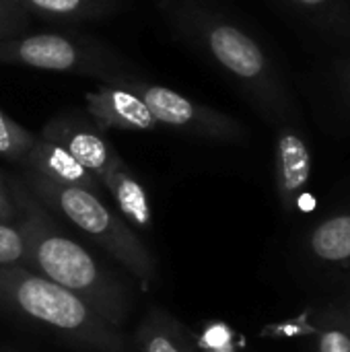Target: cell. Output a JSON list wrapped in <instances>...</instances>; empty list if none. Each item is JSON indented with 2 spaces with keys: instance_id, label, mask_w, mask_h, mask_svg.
I'll return each instance as SVG.
<instances>
[{
  "instance_id": "obj_16",
  "label": "cell",
  "mask_w": 350,
  "mask_h": 352,
  "mask_svg": "<svg viewBox=\"0 0 350 352\" xmlns=\"http://www.w3.org/2000/svg\"><path fill=\"white\" fill-rule=\"evenodd\" d=\"M33 142L35 134L0 109V157L21 167Z\"/></svg>"
},
{
  "instance_id": "obj_22",
  "label": "cell",
  "mask_w": 350,
  "mask_h": 352,
  "mask_svg": "<svg viewBox=\"0 0 350 352\" xmlns=\"http://www.w3.org/2000/svg\"><path fill=\"white\" fill-rule=\"evenodd\" d=\"M342 314V318H344V322L350 326V299H349V307H347V311H340Z\"/></svg>"
},
{
  "instance_id": "obj_12",
  "label": "cell",
  "mask_w": 350,
  "mask_h": 352,
  "mask_svg": "<svg viewBox=\"0 0 350 352\" xmlns=\"http://www.w3.org/2000/svg\"><path fill=\"white\" fill-rule=\"evenodd\" d=\"M134 340L136 352H200L194 334L161 307L146 311Z\"/></svg>"
},
{
  "instance_id": "obj_4",
  "label": "cell",
  "mask_w": 350,
  "mask_h": 352,
  "mask_svg": "<svg viewBox=\"0 0 350 352\" xmlns=\"http://www.w3.org/2000/svg\"><path fill=\"white\" fill-rule=\"evenodd\" d=\"M25 186L45 206L56 210L78 231L99 243L109 256H113L136 280L149 291L157 278V262L136 231L103 202L95 192L74 186H60L35 173L23 171Z\"/></svg>"
},
{
  "instance_id": "obj_10",
  "label": "cell",
  "mask_w": 350,
  "mask_h": 352,
  "mask_svg": "<svg viewBox=\"0 0 350 352\" xmlns=\"http://www.w3.org/2000/svg\"><path fill=\"white\" fill-rule=\"evenodd\" d=\"M21 169L35 173L39 177H45L60 186L85 188L99 196L103 190L99 179L95 175H91L68 151H64L60 144L45 140L41 136H35V142L29 148L25 161L21 163Z\"/></svg>"
},
{
  "instance_id": "obj_8",
  "label": "cell",
  "mask_w": 350,
  "mask_h": 352,
  "mask_svg": "<svg viewBox=\"0 0 350 352\" xmlns=\"http://www.w3.org/2000/svg\"><path fill=\"white\" fill-rule=\"evenodd\" d=\"M85 111L103 132H153L159 128L142 97L124 85L101 82L97 89L87 91Z\"/></svg>"
},
{
  "instance_id": "obj_19",
  "label": "cell",
  "mask_w": 350,
  "mask_h": 352,
  "mask_svg": "<svg viewBox=\"0 0 350 352\" xmlns=\"http://www.w3.org/2000/svg\"><path fill=\"white\" fill-rule=\"evenodd\" d=\"M29 23L31 16L14 0H0V41L29 31Z\"/></svg>"
},
{
  "instance_id": "obj_6",
  "label": "cell",
  "mask_w": 350,
  "mask_h": 352,
  "mask_svg": "<svg viewBox=\"0 0 350 352\" xmlns=\"http://www.w3.org/2000/svg\"><path fill=\"white\" fill-rule=\"evenodd\" d=\"M116 85H124L136 95L142 97L159 128L165 126L175 132H184L196 138L206 140H225L235 142L245 138V126L233 116L208 107L200 101H194L169 87L140 78L138 74L126 76Z\"/></svg>"
},
{
  "instance_id": "obj_17",
  "label": "cell",
  "mask_w": 350,
  "mask_h": 352,
  "mask_svg": "<svg viewBox=\"0 0 350 352\" xmlns=\"http://www.w3.org/2000/svg\"><path fill=\"white\" fill-rule=\"evenodd\" d=\"M27 248L17 223L0 221V266H25Z\"/></svg>"
},
{
  "instance_id": "obj_21",
  "label": "cell",
  "mask_w": 350,
  "mask_h": 352,
  "mask_svg": "<svg viewBox=\"0 0 350 352\" xmlns=\"http://www.w3.org/2000/svg\"><path fill=\"white\" fill-rule=\"evenodd\" d=\"M342 89H344V93H347V99L350 101V62L344 66V70H342Z\"/></svg>"
},
{
  "instance_id": "obj_14",
  "label": "cell",
  "mask_w": 350,
  "mask_h": 352,
  "mask_svg": "<svg viewBox=\"0 0 350 352\" xmlns=\"http://www.w3.org/2000/svg\"><path fill=\"white\" fill-rule=\"evenodd\" d=\"M307 252L322 264H350V212H338L318 223L307 235Z\"/></svg>"
},
{
  "instance_id": "obj_3",
  "label": "cell",
  "mask_w": 350,
  "mask_h": 352,
  "mask_svg": "<svg viewBox=\"0 0 350 352\" xmlns=\"http://www.w3.org/2000/svg\"><path fill=\"white\" fill-rule=\"evenodd\" d=\"M0 305L91 352H128L120 328L68 289L25 266H0Z\"/></svg>"
},
{
  "instance_id": "obj_11",
  "label": "cell",
  "mask_w": 350,
  "mask_h": 352,
  "mask_svg": "<svg viewBox=\"0 0 350 352\" xmlns=\"http://www.w3.org/2000/svg\"><path fill=\"white\" fill-rule=\"evenodd\" d=\"M103 190H107L116 202L118 214L138 231L153 229V208L146 188L140 184L136 173L120 157L101 179Z\"/></svg>"
},
{
  "instance_id": "obj_13",
  "label": "cell",
  "mask_w": 350,
  "mask_h": 352,
  "mask_svg": "<svg viewBox=\"0 0 350 352\" xmlns=\"http://www.w3.org/2000/svg\"><path fill=\"white\" fill-rule=\"evenodd\" d=\"M29 16L54 23H87L109 16L120 0H14Z\"/></svg>"
},
{
  "instance_id": "obj_1",
  "label": "cell",
  "mask_w": 350,
  "mask_h": 352,
  "mask_svg": "<svg viewBox=\"0 0 350 352\" xmlns=\"http://www.w3.org/2000/svg\"><path fill=\"white\" fill-rule=\"evenodd\" d=\"M6 182L17 204L14 223L27 248L25 268L78 295L103 320L122 328L130 314V295L124 283L87 248L60 231L21 177H6Z\"/></svg>"
},
{
  "instance_id": "obj_15",
  "label": "cell",
  "mask_w": 350,
  "mask_h": 352,
  "mask_svg": "<svg viewBox=\"0 0 350 352\" xmlns=\"http://www.w3.org/2000/svg\"><path fill=\"white\" fill-rule=\"evenodd\" d=\"M324 27L350 35V10L344 0H285Z\"/></svg>"
},
{
  "instance_id": "obj_18",
  "label": "cell",
  "mask_w": 350,
  "mask_h": 352,
  "mask_svg": "<svg viewBox=\"0 0 350 352\" xmlns=\"http://www.w3.org/2000/svg\"><path fill=\"white\" fill-rule=\"evenodd\" d=\"M318 352H350V326L342 314L326 320V326L318 332Z\"/></svg>"
},
{
  "instance_id": "obj_20",
  "label": "cell",
  "mask_w": 350,
  "mask_h": 352,
  "mask_svg": "<svg viewBox=\"0 0 350 352\" xmlns=\"http://www.w3.org/2000/svg\"><path fill=\"white\" fill-rule=\"evenodd\" d=\"M0 221L14 223L17 221V204L12 200L8 182L0 175Z\"/></svg>"
},
{
  "instance_id": "obj_7",
  "label": "cell",
  "mask_w": 350,
  "mask_h": 352,
  "mask_svg": "<svg viewBox=\"0 0 350 352\" xmlns=\"http://www.w3.org/2000/svg\"><path fill=\"white\" fill-rule=\"evenodd\" d=\"M37 136L68 151L91 175L99 179V184L109 167L120 159L118 151L105 138V132L87 113H58L43 124Z\"/></svg>"
},
{
  "instance_id": "obj_2",
  "label": "cell",
  "mask_w": 350,
  "mask_h": 352,
  "mask_svg": "<svg viewBox=\"0 0 350 352\" xmlns=\"http://www.w3.org/2000/svg\"><path fill=\"white\" fill-rule=\"evenodd\" d=\"M163 10L173 29L233 78L264 116L287 118L291 109L287 85L266 50L245 29L196 0H163Z\"/></svg>"
},
{
  "instance_id": "obj_9",
  "label": "cell",
  "mask_w": 350,
  "mask_h": 352,
  "mask_svg": "<svg viewBox=\"0 0 350 352\" xmlns=\"http://www.w3.org/2000/svg\"><path fill=\"white\" fill-rule=\"evenodd\" d=\"M311 182V151L293 126H281L274 144V184L287 212H293Z\"/></svg>"
},
{
  "instance_id": "obj_5",
  "label": "cell",
  "mask_w": 350,
  "mask_h": 352,
  "mask_svg": "<svg viewBox=\"0 0 350 352\" xmlns=\"http://www.w3.org/2000/svg\"><path fill=\"white\" fill-rule=\"evenodd\" d=\"M0 64L91 76L101 82L136 74L134 66L105 43L72 31H25L0 41Z\"/></svg>"
}]
</instances>
